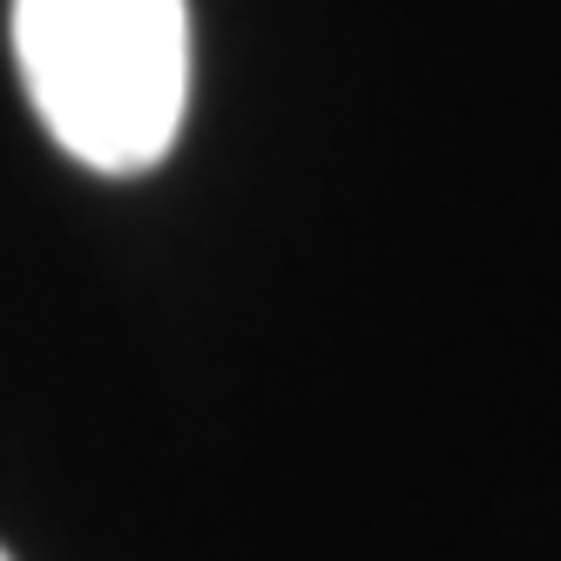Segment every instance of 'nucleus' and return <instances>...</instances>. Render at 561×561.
<instances>
[{
    "label": "nucleus",
    "instance_id": "f257e3e1",
    "mask_svg": "<svg viewBox=\"0 0 561 561\" xmlns=\"http://www.w3.org/2000/svg\"><path fill=\"white\" fill-rule=\"evenodd\" d=\"M14 61L75 163L142 176L190 108V0H14Z\"/></svg>",
    "mask_w": 561,
    "mask_h": 561
},
{
    "label": "nucleus",
    "instance_id": "f03ea898",
    "mask_svg": "<svg viewBox=\"0 0 561 561\" xmlns=\"http://www.w3.org/2000/svg\"><path fill=\"white\" fill-rule=\"evenodd\" d=\"M0 561H8V554H0Z\"/></svg>",
    "mask_w": 561,
    "mask_h": 561
}]
</instances>
